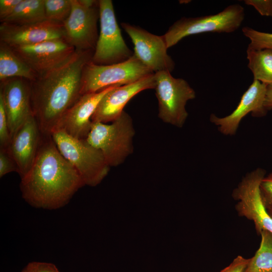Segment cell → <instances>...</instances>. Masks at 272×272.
I'll return each instance as SVG.
<instances>
[{"label": "cell", "instance_id": "23", "mask_svg": "<svg viewBox=\"0 0 272 272\" xmlns=\"http://www.w3.org/2000/svg\"><path fill=\"white\" fill-rule=\"evenodd\" d=\"M44 6L46 19L62 24L72 11L71 0H44Z\"/></svg>", "mask_w": 272, "mask_h": 272}, {"label": "cell", "instance_id": "8", "mask_svg": "<svg viewBox=\"0 0 272 272\" xmlns=\"http://www.w3.org/2000/svg\"><path fill=\"white\" fill-rule=\"evenodd\" d=\"M100 32L91 61L105 65L121 63L131 58L132 52L121 35L111 0H99Z\"/></svg>", "mask_w": 272, "mask_h": 272}, {"label": "cell", "instance_id": "25", "mask_svg": "<svg viewBox=\"0 0 272 272\" xmlns=\"http://www.w3.org/2000/svg\"><path fill=\"white\" fill-rule=\"evenodd\" d=\"M12 138L2 98L0 97V147L7 149Z\"/></svg>", "mask_w": 272, "mask_h": 272}, {"label": "cell", "instance_id": "1", "mask_svg": "<svg viewBox=\"0 0 272 272\" xmlns=\"http://www.w3.org/2000/svg\"><path fill=\"white\" fill-rule=\"evenodd\" d=\"M21 178L22 197L32 206L55 210L66 205L85 184L61 154L50 135L42 134L35 159Z\"/></svg>", "mask_w": 272, "mask_h": 272}, {"label": "cell", "instance_id": "21", "mask_svg": "<svg viewBox=\"0 0 272 272\" xmlns=\"http://www.w3.org/2000/svg\"><path fill=\"white\" fill-rule=\"evenodd\" d=\"M248 67L254 80L267 85H272V49H247Z\"/></svg>", "mask_w": 272, "mask_h": 272}, {"label": "cell", "instance_id": "27", "mask_svg": "<svg viewBox=\"0 0 272 272\" xmlns=\"http://www.w3.org/2000/svg\"><path fill=\"white\" fill-rule=\"evenodd\" d=\"M259 188L261 198L266 209L272 207V173L263 178Z\"/></svg>", "mask_w": 272, "mask_h": 272}, {"label": "cell", "instance_id": "33", "mask_svg": "<svg viewBox=\"0 0 272 272\" xmlns=\"http://www.w3.org/2000/svg\"><path fill=\"white\" fill-rule=\"evenodd\" d=\"M266 210L269 215L272 218V207L266 209Z\"/></svg>", "mask_w": 272, "mask_h": 272}, {"label": "cell", "instance_id": "15", "mask_svg": "<svg viewBox=\"0 0 272 272\" xmlns=\"http://www.w3.org/2000/svg\"><path fill=\"white\" fill-rule=\"evenodd\" d=\"M64 38L63 24L48 20L27 25L2 22L0 42L10 47L33 45L45 41Z\"/></svg>", "mask_w": 272, "mask_h": 272}, {"label": "cell", "instance_id": "12", "mask_svg": "<svg viewBox=\"0 0 272 272\" xmlns=\"http://www.w3.org/2000/svg\"><path fill=\"white\" fill-rule=\"evenodd\" d=\"M0 97L3 100L11 138L20 126L34 115L30 82L13 78L1 82Z\"/></svg>", "mask_w": 272, "mask_h": 272}, {"label": "cell", "instance_id": "10", "mask_svg": "<svg viewBox=\"0 0 272 272\" xmlns=\"http://www.w3.org/2000/svg\"><path fill=\"white\" fill-rule=\"evenodd\" d=\"M264 175L265 171L260 168L249 173L232 193L233 197L238 200L235 206L237 213L254 223L258 235L263 230L272 233V218L262 202L260 192V184Z\"/></svg>", "mask_w": 272, "mask_h": 272}, {"label": "cell", "instance_id": "18", "mask_svg": "<svg viewBox=\"0 0 272 272\" xmlns=\"http://www.w3.org/2000/svg\"><path fill=\"white\" fill-rule=\"evenodd\" d=\"M41 136L37 121L32 115L17 130L6 149L16 163L21 178L29 170L35 159Z\"/></svg>", "mask_w": 272, "mask_h": 272}, {"label": "cell", "instance_id": "6", "mask_svg": "<svg viewBox=\"0 0 272 272\" xmlns=\"http://www.w3.org/2000/svg\"><path fill=\"white\" fill-rule=\"evenodd\" d=\"M153 74L134 54L125 61L110 65H97L90 61L83 71L81 95L132 83Z\"/></svg>", "mask_w": 272, "mask_h": 272}, {"label": "cell", "instance_id": "16", "mask_svg": "<svg viewBox=\"0 0 272 272\" xmlns=\"http://www.w3.org/2000/svg\"><path fill=\"white\" fill-rule=\"evenodd\" d=\"M116 86H118L81 95L64 113L55 128L61 129L74 138L86 139L91 128L92 116L99 102L108 91Z\"/></svg>", "mask_w": 272, "mask_h": 272}, {"label": "cell", "instance_id": "13", "mask_svg": "<svg viewBox=\"0 0 272 272\" xmlns=\"http://www.w3.org/2000/svg\"><path fill=\"white\" fill-rule=\"evenodd\" d=\"M12 48L37 75L58 65L76 50L64 38Z\"/></svg>", "mask_w": 272, "mask_h": 272}, {"label": "cell", "instance_id": "9", "mask_svg": "<svg viewBox=\"0 0 272 272\" xmlns=\"http://www.w3.org/2000/svg\"><path fill=\"white\" fill-rule=\"evenodd\" d=\"M71 2V14L63 23L64 39L77 50H94L99 36V1Z\"/></svg>", "mask_w": 272, "mask_h": 272}, {"label": "cell", "instance_id": "29", "mask_svg": "<svg viewBox=\"0 0 272 272\" xmlns=\"http://www.w3.org/2000/svg\"><path fill=\"white\" fill-rule=\"evenodd\" d=\"M22 272H59L53 263L33 261L29 263Z\"/></svg>", "mask_w": 272, "mask_h": 272}, {"label": "cell", "instance_id": "20", "mask_svg": "<svg viewBox=\"0 0 272 272\" xmlns=\"http://www.w3.org/2000/svg\"><path fill=\"white\" fill-rule=\"evenodd\" d=\"M46 20L44 0H22L13 13L1 23L27 25Z\"/></svg>", "mask_w": 272, "mask_h": 272}, {"label": "cell", "instance_id": "17", "mask_svg": "<svg viewBox=\"0 0 272 272\" xmlns=\"http://www.w3.org/2000/svg\"><path fill=\"white\" fill-rule=\"evenodd\" d=\"M267 87V85L253 80L231 114L222 118L212 114L211 121L219 126V129L222 133L234 134L241 119L249 112L257 116L266 114L267 110L264 107V102Z\"/></svg>", "mask_w": 272, "mask_h": 272}, {"label": "cell", "instance_id": "24", "mask_svg": "<svg viewBox=\"0 0 272 272\" xmlns=\"http://www.w3.org/2000/svg\"><path fill=\"white\" fill-rule=\"evenodd\" d=\"M244 36L249 38L250 43L247 48L258 50L265 48L272 49V33L256 30L245 26L242 29Z\"/></svg>", "mask_w": 272, "mask_h": 272}, {"label": "cell", "instance_id": "32", "mask_svg": "<svg viewBox=\"0 0 272 272\" xmlns=\"http://www.w3.org/2000/svg\"><path fill=\"white\" fill-rule=\"evenodd\" d=\"M264 107L267 110L272 108V85H267Z\"/></svg>", "mask_w": 272, "mask_h": 272}, {"label": "cell", "instance_id": "5", "mask_svg": "<svg viewBox=\"0 0 272 272\" xmlns=\"http://www.w3.org/2000/svg\"><path fill=\"white\" fill-rule=\"evenodd\" d=\"M244 17V9L242 6L231 5L216 14L181 18L174 22L163 36L169 48L190 35L206 32H233L239 28Z\"/></svg>", "mask_w": 272, "mask_h": 272}, {"label": "cell", "instance_id": "7", "mask_svg": "<svg viewBox=\"0 0 272 272\" xmlns=\"http://www.w3.org/2000/svg\"><path fill=\"white\" fill-rule=\"evenodd\" d=\"M158 116L164 122L181 127L188 116L185 106L195 98V92L182 78H175L167 71L155 73Z\"/></svg>", "mask_w": 272, "mask_h": 272}, {"label": "cell", "instance_id": "30", "mask_svg": "<svg viewBox=\"0 0 272 272\" xmlns=\"http://www.w3.org/2000/svg\"><path fill=\"white\" fill-rule=\"evenodd\" d=\"M22 0H1V22L11 15Z\"/></svg>", "mask_w": 272, "mask_h": 272}, {"label": "cell", "instance_id": "19", "mask_svg": "<svg viewBox=\"0 0 272 272\" xmlns=\"http://www.w3.org/2000/svg\"><path fill=\"white\" fill-rule=\"evenodd\" d=\"M37 74L13 50L10 46L0 42L1 82L13 78L29 81H34Z\"/></svg>", "mask_w": 272, "mask_h": 272}, {"label": "cell", "instance_id": "11", "mask_svg": "<svg viewBox=\"0 0 272 272\" xmlns=\"http://www.w3.org/2000/svg\"><path fill=\"white\" fill-rule=\"evenodd\" d=\"M121 26L133 44L134 55L143 64L154 73L173 71L175 63L167 53L163 35L152 34L128 23L122 22Z\"/></svg>", "mask_w": 272, "mask_h": 272}, {"label": "cell", "instance_id": "28", "mask_svg": "<svg viewBox=\"0 0 272 272\" xmlns=\"http://www.w3.org/2000/svg\"><path fill=\"white\" fill-rule=\"evenodd\" d=\"M244 3L252 6L261 16L272 17V0H245Z\"/></svg>", "mask_w": 272, "mask_h": 272}, {"label": "cell", "instance_id": "4", "mask_svg": "<svg viewBox=\"0 0 272 272\" xmlns=\"http://www.w3.org/2000/svg\"><path fill=\"white\" fill-rule=\"evenodd\" d=\"M132 120L124 111L111 124L92 122L86 140L100 150L109 166L122 164L133 151Z\"/></svg>", "mask_w": 272, "mask_h": 272}, {"label": "cell", "instance_id": "26", "mask_svg": "<svg viewBox=\"0 0 272 272\" xmlns=\"http://www.w3.org/2000/svg\"><path fill=\"white\" fill-rule=\"evenodd\" d=\"M13 172L18 173V167L6 149L0 148V177Z\"/></svg>", "mask_w": 272, "mask_h": 272}, {"label": "cell", "instance_id": "31", "mask_svg": "<svg viewBox=\"0 0 272 272\" xmlns=\"http://www.w3.org/2000/svg\"><path fill=\"white\" fill-rule=\"evenodd\" d=\"M249 261L242 256H238L226 267L220 272H244Z\"/></svg>", "mask_w": 272, "mask_h": 272}, {"label": "cell", "instance_id": "14", "mask_svg": "<svg viewBox=\"0 0 272 272\" xmlns=\"http://www.w3.org/2000/svg\"><path fill=\"white\" fill-rule=\"evenodd\" d=\"M155 73L135 82L116 86L108 91L99 102L91 118L92 122H113L124 111L128 101L140 92L155 89Z\"/></svg>", "mask_w": 272, "mask_h": 272}, {"label": "cell", "instance_id": "2", "mask_svg": "<svg viewBox=\"0 0 272 272\" xmlns=\"http://www.w3.org/2000/svg\"><path fill=\"white\" fill-rule=\"evenodd\" d=\"M94 50H76L69 58L30 82L31 104L42 134L50 135L80 98L82 73Z\"/></svg>", "mask_w": 272, "mask_h": 272}, {"label": "cell", "instance_id": "22", "mask_svg": "<svg viewBox=\"0 0 272 272\" xmlns=\"http://www.w3.org/2000/svg\"><path fill=\"white\" fill-rule=\"evenodd\" d=\"M260 235L259 247L249 258L244 272H272V233L263 230Z\"/></svg>", "mask_w": 272, "mask_h": 272}, {"label": "cell", "instance_id": "3", "mask_svg": "<svg viewBox=\"0 0 272 272\" xmlns=\"http://www.w3.org/2000/svg\"><path fill=\"white\" fill-rule=\"evenodd\" d=\"M50 135L63 157L80 174L85 185L95 186L108 174L110 166L101 152L86 139L74 138L55 128Z\"/></svg>", "mask_w": 272, "mask_h": 272}]
</instances>
